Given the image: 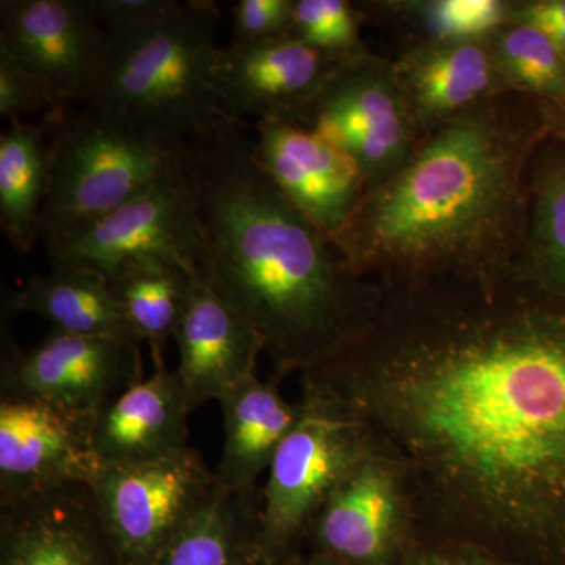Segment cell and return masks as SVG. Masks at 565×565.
I'll return each instance as SVG.
<instances>
[{"label": "cell", "mask_w": 565, "mask_h": 565, "mask_svg": "<svg viewBox=\"0 0 565 565\" xmlns=\"http://www.w3.org/2000/svg\"><path fill=\"white\" fill-rule=\"evenodd\" d=\"M379 286L362 332L302 379L399 468L415 535L565 565V297L519 266Z\"/></svg>", "instance_id": "cell-1"}, {"label": "cell", "mask_w": 565, "mask_h": 565, "mask_svg": "<svg viewBox=\"0 0 565 565\" xmlns=\"http://www.w3.org/2000/svg\"><path fill=\"white\" fill-rule=\"evenodd\" d=\"M546 140L539 102L498 96L423 137L404 166L364 189L330 243L349 273L384 286L512 273Z\"/></svg>", "instance_id": "cell-2"}, {"label": "cell", "mask_w": 565, "mask_h": 565, "mask_svg": "<svg viewBox=\"0 0 565 565\" xmlns=\"http://www.w3.org/2000/svg\"><path fill=\"white\" fill-rule=\"evenodd\" d=\"M247 122L189 143L204 236V280L258 332L275 377L332 360L362 332L381 286L349 273L264 173Z\"/></svg>", "instance_id": "cell-3"}, {"label": "cell", "mask_w": 565, "mask_h": 565, "mask_svg": "<svg viewBox=\"0 0 565 565\" xmlns=\"http://www.w3.org/2000/svg\"><path fill=\"white\" fill-rule=\"evenodd\" d=\"M217 20V3L191 0L143 24L106 31L84 104L188 143L245 122L226 115L215 92Z\"/></svg>", "instance_id": "cell-4"}, {"label": "cell", "mask_w": 565, "mask_h": 565, "mask_svg": "<svg viewBox=\"0 0 565 565\" xmlns=\"http://www.w3.org/2000/svg\"><path fill=\"white\" fill-rule=\"evenodd\" d=\"M47 125L41 239L118 210L188 162V141L90 104L70 114L55 107Z\"/></svg>", "instance_id": "cell-5"}, {"label": "cell", "mask_w": 565, "mask_h": 565, "mask_svg": "<svg viewBox=\"0 0 565 565\" xmlns=\"http://www.w3.org/2000/svg\"><path fill=\"white\" fill-rule=\"evenodd\" d=\"M299 419L262 489V552L277 565L302 552L315 515L367 449L362 424L343 403L302 379Z\"/></svg>", "instance_id": "cell-6"}, {"label": "cell", "mask_w": 565, "mask_h": 565, "mask_svg": "<svg viewBox=\"0 0 565 565\" xmlns=\"http://www.w3.org/2000/svg\"><path fill=\"white\" fill-rule=\"evenodd\" d=\"M43 241L52 267L88 270L106 280L148 256L196 273L206 259V236L188 162L118 210Z\"/></svg>", "instance_id": "cell-7"}, {"label": "cell", "mask_w": 565, "mask_h": 565, "mask_svg": "<svg viewBox=\"0 0 565 565\" xmlns=\"http://www.w3.org/2000/svg\"><path fill=\"white\" fill-rule=\"evenodd\" d=\"M90 489L122 565H154L222 486L189 446L148 462L103 463Z\"/></svg>", "instance_id": "cell-8"}, {"label": "cell", "mask_w": 565, "mask_h": 565, "mask_svg": "<svg viewBox=\"0 0 565 565\" xmlns=\"http://www.w3.org/2000/svg\"><path fill=\"white\" fill-rule=\"evenodd\" d=\"M303 128L345 152L359 166L366 188L396 172L422 141L392 61L371 52L334 71Z\"/></svg>", "instance_id": "cell-9"}, {"label": "cell", "mask_w": 565, "mask_h": 565, "mask_svg": "<svg viewBox=\"0 0 565 565\" xmlns=\"http://www.w3.org/2000/svg\"><path fill=\"white\" fill-rule=\"evenodd\" d=\"M414 537L403 473L370 446L315 515L302 550L344 565H399Z\"/></svg>", "instance_id": "cell-10"}, {"label": "cell", "mask_w": 565, "mask_h": 565, "mask_svg": "<svg viewBox=\"0 0 565 565\" xmlns=\"http://www.w3.org/2000/svg\"><path fill=\"white\" fill-rule=\"evenodd\" d=\"M143 379L140 344L55 330L2 364V399H33L98 418Z\"/></svg>", "instance_id": "cell-11"}, {"label": "cell", "mask_w": 565, "mask_h": 565, "mask_svg": "<svg viewBox=\"0 0 565 565\" xmlns=\"http://www.w3.org/2000/svg\"><path fill=\"white\" fill-rule=\"evenodd\" d=\"M98 418L33 399L0 401V504L71 484L90 487Z\"/></svg>", "instance_id": "cell-12"}, {"label": "cell", "mask_w": 565, "mask_h": 565, "mask_svg": "<svg viewBox=\"0 0 565 565\" xmlns=\"http://www.w3.org/2000/svg\"><path fill=\"white\" fill-rule=\"evenodd\" d=\"M338 62L294 36L221 47L215 92L226 115L303 126Z\"/></svg>", "instance_id": "cell-13"}, {"label": "cell", "mask_w": 565, "mask_h": 565, "mask_svg": "<svg viewBox=\"0 0 565 565\" xmlns=\"http://www.w3.org/2000/svg\"><path fill=\"white\" fill-rule=\"evenodd\" d=\"M106 31L84 0H3L0 46L43 82L52 106L84 104L95 79Z\"/></svg>", "instance_id": "cell-14"}, {"label": "cell", "mask_w": 565, "mask_h": 565, "mask_svg": "<svg viewBox=\"0 0 565 565\" xmlns=\"http://www.w3.org/2000/svg\"><path fill=\"white\" fill-rule=\"evenodd\" d=\"M256 132V162L282 195L330 241L366 189L359 166L303 126L258 121Z\"/></svg>", "instance_id": "cell-15"}, {"label": "cell", "mask_w": 565, "mask_h": 565, "mask_svg": "<svg viewBox=\"0 0 565 565\" xmlns=\"http://www.w3.org/2000/svg\"><path fill=\"white\" fill-rule=\"evenodd\" d=\"M0 565H122L92 489L71 484L0 504Z\"/></svg>", "instance_id": "cell-16"}, {"label": "cell", "mask_w": 565, "mask_h": 565, "mask_svg": "<svg viewBox=\"0 0 565 565\" xmlns=\"http://www.w3.org/2000/svg\"><path fill=\"white\" fill-rule=\"evenodd\" d=\"M390 61L422 139L467 111L512 93L494 65L489 36L408 41Z\"/></svg>", "instance_id": "cell-17"}, {"label": "cell", "mask_w": 565, "mask_h": 565, "mask_svg": "<svg viewBox=\"0 0 565 565\" xmlns=\"http://www.w3.org/2000/svg\"><path fill=\"white\" fill-rule=\"evenodd\" d=\"M180 349L178 374L189 411L221 401L230 390L255 375L259 353L258 332L204 280L195 275L191 296L173 334Z\"/></svg>", "instance_id": "cell-18"}, {"label": "cell", "mask_w": 565, "mask_h": 565, "mask_svg": "<svg viewBox=\"0 0 565 565\" xmlns=\"http://www.w3.org/2000/svg\"><path fill=\"white\" fill-rule=\"evenodd\" d=\"M152 373L107 405L95 427L103 463H139L178 455L189 448L191 414L180 374L169 370L163 353L151 352Z\"/></svg>", "instance_id": "cell-19"}, {"label": "cell", "mask_w": 565, "mask_h": 565, "mask_svg": "<svg viewBox=\"0 0 565 565\" xmlns=\"http://www.w3.org/2000/svg\"><path fill=\"white\" fill-rule=\"evenodd\" d=\"M278 382L280 379L275 375L262 381L255 374L218 401L225 444L215 476L230 492L258 489L259 476L267 473L278 448L299 419L300 399H285Z\"/></svg>", "instance_id": "cell-20"}, {"label": "cell", "mask_w": 565, "mask_h": 565, "mask_svg": "<svg viewBox=\"0 0 565 565\" xmlns=\"http://www.w3.org/2000/svg\"><path fill=\"white\" fill-rule=\"evenodd\" d=\"M7 310L39 315L58 332L140 344L109 282L88 270L54 267L50 275H33L11 294Z\"/></svg>", "instance_id": "cell-21"}, {"label": "cell", "mask_w": 565, "mask_h": 565, "mask_svg": "<svg viewBox=\"0 0 565 565\" xmlns=\"http://www.w3.org/2000/svg\"><path fill=\"white\" fill-rule=\"evenodd\" d=\"M262 489H222L154 565H266L262 552Z\"/></svg>", "instance_id": "cell-22"}, {"label": "cell", "mask_w": 565, "mask_h": 565, "mask_svg": "<svg viewBox=\"0 0 565 565\" xmlns=\"http://www.w3.org/2000/svg\"><path fill=\"white\" fill-rule=\"evenodd\" d=\"M46 126L11 120L0 136V226L11 247L31 252L41 239V211L50 184Z\"/></svg>", "instance_id": "cell-23"}, {"label": "cell", "mask_w": 565, "mask_h": 565, "mask_svg": "<svg viewBox=\"0 0 565 565\" xmlns=\"http://www.w3.org/2000/svg\"><path fill=\"white\" fill-rule=\"evenodd\" d=\"M169 259L148 256L111 275L109 286L140 343L163 353L180 323L195 275Z\"/></svg>", "instance_id": "cell-24"}, {"label": "cell", "mask_w": 565, "mask_h": 565, "mask_svg": "<svg viewBox=\"0 0 565 565\" xmlns=\"http://www.w3.org/2000/svg\"><path fill=\"white\" fill-rule=\"evenodd\" d=\"M519 269L565 297V145L546 140L530 177V221Z\"/></svg>", "instance_id": "cell-25"}, {"label": "cell", "mask_w": 565, "mask_h": 565, "mask_svg": "<svg viewBox=\"0 0 565 565\" xmlns=\"http://www.w3.org/2000/svg\"><path fill=\"white\" fill-rule=\"evenodd\" d=\"M364 20L386 22L408 41H467L492 35L512 0H377L359 3Z\"/></svg>", "instance_id": "cell-26"}, {"label": "cell", "mask_w": 565, "mask_h": 565, "mask_svg": "<svg viewBox=\"0 0 565 565\" xmlns=\"http://www.w3.org/2000/svg\"><path fill=\"white\" fill-rule=\"evenodd\" d=\"M489 44L509 90L541 103L565 98V61L544 32L508 21L489 36Z\"/></svg>", "instance_id": "cell-27"}, {"label": "cell", "mask_w": 565, "mask_h": 565, "mask_svg": "<svg viewBox=\"0 0 565 565\" xmlns=\"http://www.w3.org/2000/svg\"><path fill=\"white\" fill-rule=\"evenodd\" d=\"M364 20L359 3L345 0H294L289 36L303 41L338 62L367 54L360 25Z\"/></svg>", "instance_id": "cell-28"}, {"label": "cell", "mask_w": 565, "mask_h": 565, "mask_svg": "<svg viewBox=\"0 0 565 565\" xmlns=\"http://www.w3.org/2000/svg\"><path fill=\"white\" fill-rule=\"evenodd\" d=\"M52 106L50 93L35 73L0 46V115L18 120L41 107Z\"/></svg>", "instance_id": "cell-29"}, {"label": "cell", "mask_w": 565, "mask_h": 565, "mask_svg": "<svg viewBox=\"0 0 565 565\" xmlns=\"http://www.w3.org/2000/svg\"><path fill=\"white\" fill-rule=\"evenodd\" d=\"M294 0H239L233 9L234 43H258L289 35Z\"/></svg>", "instance_id": "cell-30"}, {"label": "cell", "mask_w": 565, "mask_h": 565, "mask_svg": "<svg viewBox=\"0 0 565 565\" xmlns=\"http://www.w3.org/2000/svg\"><path fill=\"white\" fill-rule=\"evenodd\" d=\"M399 565H511L478 546L415 535Z\"/></svg>", "instance_id": "cell-31"}, {"label": "cell", "mask_w": 565, "mask_h": 565, "mask_svg": "<svg viewBox=\"0 0 565 565\" xmlns=\"http://www.w3.org/2000/svg\"><path fill=\"white\" fill-rule=\"evenodd\" d=\"M93 20L104 31L132 28L172 9L177 0H84Z\"/></svg>", "instance_id": "cell-32"}, {"label": "cell", "mask_w": 565, "mask_h": 565, "mask_svg": "<svg viewBox=\"0 0 565 565\" xmlns=\"http://www.w3.org/2000/svg\"><path fill=\"white\" fill-rule=\"evenodd\" d=\"M509 21L525 22L544 32L565 61V0H512Z\"/></svg>", "instance_id": "cell-33"}, {"label": "cell", "mask_w": 565, "mask_h": 565, "mask_svg": "<svg viewBox=\"0 0 565 565\" xmlns=\"http://www.w3.org/2000/svg\"><path fill=\"white\" fill-rule=\"evenodd\" d=\"M539 104L544 114L548 140L565 145V98Z\"/></svg>", "instance_id": "cell-34"}, {"label": "cell", "mask_w": 565, "mask_h": 565, "mask_svg": "<svg viewBox=\"0 0 565 565\" xmlns=\"http://www.w3.org/2000/svg\"><path fill=\"white\" fill-rule=\"evenodd\" d=\"M277 565H344L341 563H337V561L330 559V557L315 555V553L307 552V550H302V552L296 553L288 559L282 561V563Z\"/></svg>", "instance_id": "cell-35"}]
</instances>
